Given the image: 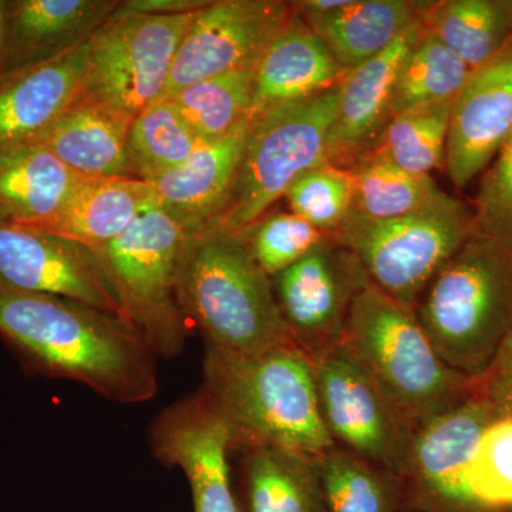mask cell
<instances>
[{"label": "cell", "instance_id": "6da1fadb", "mask_svg": "<svg viewBox=\"0 0 512 512\" xmlns=\"http://www.w3.org/2000/svg\"><path fill=\"white\" fill-rule=\"evenodd\" d=\"M0 339L30 375L73 380L123 404L157 394V357L114 313L0 286Z\"/></svg>", "mask_w": 512, "mask_h": 512}, {"label": "cell", "instance_id": "7a4b0ae2", "mask_svg": "<svg viewBox=\"0 0 512 512\" xmlns=\"http://www.w3.org/2000/svg\"><path fill=\"white\" fill-rule=\"evenodd\" d=\"M231 454L272 447L318 457L335 446L320 417L313 363L298 346L232 355L205 348L204 383Z\"/></svg>", "mask_w": 512, "mask_h": 512}, {"label": "cell", "instance_id": "3957f363", "mask_svg": "<svg viewBox=\"0 0 512 512\" xmlns=\"http://www.w3.org/2000/svg\"><path fill=\"white\" fill-rule=\"evenodd\" d=\"M178 299L205 348L256 355L291 345L272 288L245 242L224 229L207 227L185 239ZM295 345V343H293Z\"/></svg>", "mask_w": 512, "mask_h": 512}, {"label": "cell", "instance_id": "277c9868", "mask_svg": "<svg viewBox=\"0 0 512 512\" xmlns=\"http://www.w3.org/2000/svg\"><path fill=\"white\" fill-rule=\"evenodd\" d=\"M340 345L372 377L412 434L477 393V377L444 363L413 309L373 285L353 302Z\"/></svg>", "mask_w": 512, "mask_h": 512}, {"label": "cell", "instance_id": "5b68a950", "mask_svg": "<svg viewBox=\"0 0 512 512\" xmlns=\"http://www.w3.org/2000/svg\"><path fill=\"white\" fill-rule=\"evenodd\" d=\"M413 311L447 366L483 375L512 328V241L474 232Z\"/></svg>", "mask_w": 512, "mask_h": 512}, {"label": "cell", "instance_id": "8992f818", "mask_svg": "<svg viewBox=\"0 0 512 512\" xmlns=\"http://www.w3.org/2000/svg\"><path fill=\"white\" fill-rule=\"evenodd\" d=\"M338 86L282 104L251 119L244 156L227 207L211 227L244 234L301 175L328 163Z\"/></svg>", "mask_w": 512, "mask_h": 512}, {"label": "cell", "instance_id": "52a82bcc", "mask_svg": "<svg viewBox=\"0 0 512 512\" xmlns=\"http://www.w3.org/2000/svg\"><path fill=\"white\" fill-rule=\"evenodd\" d=\"M187 237L171 215L153 204L123 235L94 249L123 318L157 359L180 355L190 333L178 299V272Z\"/></svg>", "mask_w": 512, "mask_h": 512}, {"label": "cell", "instance_id": "ba28073f", "mask_svg": "<svg viewBox=\"0 0 512 512\" xmlns=\"http://www.w3.org/2000/svg\"><path fill=\"white\" fill-rule=\"evenodd\" d=\"M476 232L473 207L451 197L394 220L349 217L333 237L359 259L370 285L406 308Z\"/></svg>", "mask_w": 512, "mask_h": 512}, {"label": "cell", "instance_id": "9c48e42d", "mask_svg": "<svg viewBox=\"0 0 512 512\" xmlns=\"http://www.w3.org/2000/svg\"><path fill=\"white\" fill-rule=\"evenodd\" d=\"M195 13L143 15L119 6L90 37L83 96L123 119H136L163 96Z\"/></svg>", "mask_w": 512, "mask_h": 512}, {"label": "cell", "instance_id": "30bf717a", "mask_svg": "<svg viewBox=\"0 0 512 512\" xmlns=\"http://www.w3.org/2000/svg\"><path fill=\"white\" fill-rule=\"evenodd\" d=\"M312 363L320 417L335 446L400 480L413 434L372 377L342 345Z\"/></svg>", "mask_w": 512, "mask_h": 512}, {"label": "cell", "instance_id": "8fae6325", "mask_svg": "<svg viewBox=\"0 0 512 512\" xmlns=\"http://www.w3.org/2000/svg\"><path fill=\"white\" fill-rule=\"evenodd\" d=\"M369 284L359 259L333 235L272 278L289 338L311 360L338 348L353 302Z\"/></svg>", "mask_w": 512, "mask_h": 512}, {"label": "cell", "instance_id": "7c38bea8", "mask_svg": "<svg viewBox=\"0 0 512 512\" xmlns=\"http://www.w3.org/2000/svg\"><path fill=\"white\" fill-rule=\"evenodd\" d=\"M292 12L281 0L208 3L185 32L161 99L210 77L255 69Z\"/></svg>", "mask_w": 512, "mask_h": 512}, {"label": "cell", "instance_id": "4fadbf2b", "mask_svg": "<svg viewBox=\"0 0 512 512\" xmlns=\"http://www.w3.org/2000/svg\"><path fill=\"white\" fill-rule=\"evenodd\" d=\"M495 419L476 393L413 434L400 484L403 508L423 512H491L477 507L467 487V470L481 434Z\"/></svg>", "mask_w": 512, "mask_h": 512}, {"label": "cell", "instance_id": "5bb4252c", "mask_svg": "<svg viewBox=\"0 0 512 512\" xmlns=\"http://www.w3.org/2000/svg\"><path fill=\"white\" fill-rule=\"evenodd\" d=\"M148 443L158 463L184 471L194 512H238L228 429L201 387L158 414Z\"/></svg>", "mask_w": 512, "mask_h": 512}, {"label": "cell", "instance_id": "9a60e30c", "mask_svg": "<svg viewBox=\"0 0 512 512\" xmlns=\"http://www.w3.org/2000/svg\"><path fill=\"white\" fill-rule=\"evenodd\" d=\"M0 286L62 296L123 318L96 252L45 229L0 222Z\"/></svg>", "mask_w": 512, "mask_h": 512}, {"label": "cell", "instance_id": "2e32d148", "mask_svg": "<svg viewBox=\"0 0 512 512\" xmlns=\"http://www.w3.org/2000/svg\"><path fill=\"white\" fill-rule=\"evenodd\" d=\"M512 131V39L473 70L451 104L446 167L451 183L467 187L493 163Z\"/></svg>", "mask_w": 512, "mask_h": 512}, {"label": "cell", "instance_id": "e0dca14e", "mask_svg": "<svg viewBox=\"0 0 512 512\" xmlns=\"http://www.w3.org/2000/svg\"><path fill=\"white\" fill-rule=\"evenodd\" d=\"M423 29L419 20L389 49L346 72L338 86L328 163L350 168L375 146L390 120L397 77Z\"/></svg>", "mask_w": 512, "mask_h": 512}, {"label": "cell", "instance_id": "ac0fdd59", "mask_svg": "<svg viewBox=\"0 0 512 512\" xmlns=\"http://www.w3.org/2000/svg\"><path fill=\"white\" fill-rule=\"evenodd\" d=\"M89 40L55 59L0 76V153L36 144L83 96Z\"/></svg>", "mask_w": 512, "mask_h": 512}, {"label": "cell", "instance_id": "d6986e66", "mask_svg": "<svg viewBox=\"0 0 512 512\" xmlns=\"http://www.w3.org/2000/svg\"><path fill=\"white\" fill-rule=\"evenodd\" d=\"M251 126L247 117L217 140L202 141L183 164L148 181L158 207L188 232L211 227L227 207Z\"/></svg>", "mask_w": 512, "mask_h": 512}, {"label": "cell", "instance_id": "ffe728a7", "mask_svg": "<svg viewBox=\"0 0 512 512\" xmlns=\"http://www.w3.org/2000/svg\"><path fill=\"white\" fill-rule=\"evenodd\" d=\"M119 6L116 0H5L2 76L83 45Z\"/></svg>", "mask_w": 512, "mask_h": 512}, {"label": "cell", "instance_id": "44dd1931", "mask_svg": "<svg viewBox=\"0 0 512 512\" xmlns=\"http://www.w3.org/2000/svg\"><path fill=\"white\" fill-rule=\"evenodd\" d=\"M345 74L328 46L293 10L255 66L249 117L328 92Z\"/></svg>", "mask_w": 512, "mask_h": 512}, {"label": "cell", "instance_id": "7402d4cb", "mask_svg": "<svg viewBox=\"0 0 512 512\" xmlns=\"http://www.w3.org/2000/svg\"><path fill=\"white\" fill-rule=\"evenodd\" d=\"M153 204V187L140 178H80L56 214L35 228L94 251L123 235Z\"/></svg>", "mask_w": 512, "mask_h": 512}, {"label": "cell", "instance_id": "603a6c76", "mask_svg": "<svg viewBox=\"0 0 512 512\" xmlns=\"http://www.w3.org/2000/svg\"><path fill=\"white\" fill-rule=\"evenodd\" d=\"M131 121L80 97L37 141L82 178H137L128 156Z\"/></svg>", "mask_w": 512, "mask_h": 512}, {"label": "cell", "instance_id": "cb8c5ba5", "mask_svg": "<svg viewBox=\"0 0 512 512\" xmlns=\"http://www.w3.org/2000/svg\"><path fill=\"white\" fill-rule=\"evenodd\" d=\"M238 456V512H328L316 457L272 447Z\"/></svg>", "mask_w": 512, "mask_h": 512}, {"label": "cell", "instance_id": "d4e9b609", "mask_svg": "<svg viewBox=\"0 0 512 512\" xmlns=\"http://www.w3.org/2000/svg\"><path fill=\"white\" fill-rule=\"evenodd\" d=\"M421 2L348 0L328 15L303 19L345 72L379 56L420 19Z\"/></svg>", "mask_w": 512, "mask_h": 512}, {"label": "cell", "instance_id": "484cf974", "mask_svg": "<svg viewBox=\"0 0 512 512\" xmlns=\"http://www.w3.org/2000/svg\"><path fill=\"white\" fill-rule=\"evenodd\" d=\"M79 175L47 148L30 144L0 153V222L37 227L56 214Z\"/></svg>", "mask_w": 512, "mask_h": 512}, {"label": "cell", "instance_id": "4316f807", "mask_svg": "<svg viewBox=\"0 0 512 512\" xmlns=\"http://www.w3.org/2000/svg\"><path fill=\"white\" fill-rule=\"evenodd\" d=\"M353 202L350 217L384 221L416 214L447 197L430 175L407 173L375 151L350 165Z\"/></svg>", "mask_w": 512, "mask_h": 512}, {"label": "cell", "instance_id": "83f0119b", "mask_svg": "<svg viewBox=\"0 0 512 512\" xmlns=\"http://www.w3.org/2000/svg\"><path fill=\"white\" fill-rule=\"evenodd\" d=\"M420 19L471 70L493 60L512 39L503 0L421 2Z\"/></svg>", "mask_w": 512, "mask_h": 512}, {"label": "cell", "instance_id": "f1b7e54d", "mask_svg": "<svg viewBox=\"0 0 512 512\" xmlns=\"http://www.w3.org/2000/svg\"><path fill=\"white\" fill-rule=\"evenodd\" d=\"M328 512H399V478L338 446L316 457Z\"/></svg>", "mask_w": 512, "mask_h": 512}, {"label": "cell", "instance_id": "f546056e", "mask_svg": "<svg viewBox=\"0 0 512 512\" xmlns=\"http://www.w3.org/2000/svg\"><path fill=\"white\" fill-rule=\"evenodd\" d=\"M471 72L424 26L397 77L390 119L414 107L456 99Z\"/></svg>", "mask_w": 512, "mask_h": 512}, {"label": "cell", "instance_id": "4dcf8cb0", "mask_svg": "<svg viewBox=\"0 0 512 512\" xmlns=\"http://www.w3.org/2000/svg\"><path fill=\"white\" fill-rule=\"evenodd\" d=\"M451 104L453 100L397 114L369 151H375L407 173L431 177L446 160Z\"/></svg>", "mask_w": 512, "mask_h": 512}, {"label": "cell", "instance_id": "1f68e13d", "mask_svg": "<svg viewBox=\"0 0 512 512\" xmlns=\"http://www.w3.org/2000/svg\"><path fill=\"white\" fill-rule=\"evenodd\" d=\"M202 141L173 101L157 100L131 121L127 147L137 178L151 181L183 164Z\"/></svg>", "mask_w": 512, "mask_h": 512}, {"label": "cell", "instance_id": "d6a6232c", "mask_svg": "<svg viewBox=\"0 0 512 512\" xmlns=\"http://www.w3.org/2000/svg\"><path fill=\"white\" fill-rule=\"evenodd\" d=\"M254 70L201 80L167 97L201 141L217 140L249 117Z\"/></svg>", "mask_w": 512, "mask_h": 512}, {"label": "cell", "instance_id": "836d02e7", "mask_svg": "<svg viewBox=\"0 0 512 512\" xmlns=\"http://www.w3.org/2000/svg\"><path fill=\"white\" fill-rule=\"evenodd\" d=\"M284 198L293 214L323 234L335 235L352 212V171L332 163L320 164L301 175Z\"/></svg>", "mask_w": 512, "mask_h": 512}, {"label": "cell", "instance_id": "e575fe53", "mask_svg": "<svg viewBox=\"0 0 512 512\" xmlns=\"http://www.w3.org/2000/svg\"><path fill=\"white\" fill-rule=\"evenodd\" d=\"M477 507L512 512V419H494L481 434L467 470Z\"/></svg>", "mask_w": 512, "mask_h": 512}, {"label": "cell", "instance_id": "d590c367", "mask_svg": "<svg viewBox=\"0 0 512 512\" xmlns=\"http://www.w3.org/2000/svg\"><path fill=\"white\" fill-rule=\"evenodd\" d=\"M328 237L293 212L266 214L239 235L256 264L271 279L296 264Z\"/></svg>", "mask_w": 512, "mask_h": 512}, {"label": "cell", "instance_id": "8d00e7d4", "mask_svg": "<svg viewBox=\"0 0 512 512\" xmlns=\"http://www.w3.org/2000/svg\"><path fill=\"white\" fill-rule=\"evenodd\" d=\"M473 211L477 234L512 241V131L481 175Z\"/></svg>", "mask_w": 512, "mask_h": 512}, {"label": "cell", "instance_id": "74e56055", "mask_svg": "<svg viewBox=\"0 0 512 512\" xmlns=\"http://www.w3.org/2000/svg\"><path fill=\"white\" fill-rule=\"evenodd\" d=\"M477 393L490 404L495 419H512V328L483 375L477 377Z\"/></svg>", "mask_w": 512, "mask_h": 512}, {"label": "cell", "instance_id": "f35d334b", "mask_svg": "<svg viewBox=\"0 0 512 512\" xmlns=\"http://www.w3.org/2000/svg\"><path fill=\"white\" fill-rule=\"evenodd\" d=\"M207 0H128L121 2L124 12L143 13V15H185L204 9Z\"/></svg>", "mask_w": 512, "mask_h": 512}, {"label": "cell", "instance_id": "ab89813d", "mask_svg": "<svg viewBox=\"0 0 512 512\" xmlns=\"http://www.w3.org/2000/svg\"><path fill=\"white\" fill-rule=\"evenodd\" d=\"M3 42H5V0H0V76H2Z\"/></svg>", "mask_w": 512, "mask_h": 512}, {"label": "cell", "instance_id": "60d3db41", "mask_svg": "<svg viewBox=\"0 0 512 512\" xmlns=\"http://www.w3.org/2000/svg\"><path fill=\"white\" fill-rule=\"evenodd\" d=\"M505 19H507L508 30L512 36V0H503Z\"/></svg>", "mask_w": 512, "mask_h": 512}, {"label": "cell", "instance_id": "b9f144b4", "mask_svg": "<svg viewBox=\"0 0 512 512\" xmlns=\"http://www.w3.org/2000/svg\"><path fill=\"white\" fill-rule=\"evenodd\" d=\"M399 512H423L419 510H413V508H402Z\"/></svg>", "mask_w": 512, "mask_h": 512}]
</instances>
